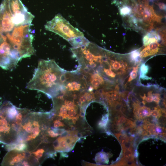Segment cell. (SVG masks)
Returning <instances> with one entry per match:
<instances>
[{
	"mask_svg": "<svg viewBox=\"0 0 166 166\" xmlns=\"http://www.w3.org/2000/svg\"><path fill=\"white\" fill-rule=\"evenodd\" d=\"M67 73L53 60H41L26 88L41 92L52 98L65 90Z\"/></svg>",
	"mask_w": 166,
	"mask_h": 166,
	"instance_id": "cell-1",
	"label": "cell"
},
{
	"mask_svg": "<svg viewBox=\"0 0 166 166\" xmlns=\"http://www.w3.org/2000/svg\"><path fill=\"white\" fill-rule=\"evenodd\" d=\"M45 27L46 30L58 34L68 41L77 37L84 36L82 32L73 26L60 14L48 21Z\"/></svg>",
	"mask_w": 166,
	"mask_h": 166,
	"instance_id": "cell-2",
	"label": "cell"
},
{
	"mask_svg": "<svg viewBox=\"0 0 166 166\" xmlns=\"http://www.w3.org/2000/svg\"><path fill=\"white\" fill-rule=\"evenodd\" d=\"M160 45L157 42L149 44L140 52L141 57H146L157 53L160 49Z\"/></svg>",
	"mask_w": 166,
	"mask_h": 166,
	"instance_id": "cell-3",
	"label": "cell"
},
{
	"mask_svg": "<svg viewBox=\"0 0 166 166\" xmlns=\"http://www.w3.org/2000/svg\"><path fill=\"white\" fill-rule=\"evenodd\" d=\"M133 112L136 117L138 119H142L146 117H149L151 115L150 109L145 106H141L138 102L134 104Z\"/></svg>",
	"mask_w": 166,
	"mask_h": 166,
	"instance_id": "cell-4",
	"label": "cell"
},
{
	"mask_svg": "<svg viewBox=\"0 0 166 166\" xmlns=\"http://www.w3.org/2000/svg\"><path fill=\"white\" fill-rule=\"evenodd\" d=\"M161 39L160 36L156 31H152L146 34L143 38V45L147 46L149 44L154 42H158Z\"/></svg>",
	"mask_w": 166,
	"mask_h": 166,
	"instance_id": "cell-5",
	"label": "cell"
},
{
	"mask_svg": "<svg viewBox=\"0 0 166 166\" xmlns=\"http://www.w3.org/2000/svg\"><path fill=\"white\" fill-rule=\"evenodd\" d=\"M68 42L73 48H78L86 45L90 42L84 36L76 38Z\"/></svg>",
	"mask_w": 166,
	"mask_h": 166,
	"instance_id": "cell-6",
	"label": "cell"
},
{
	"mask_svg": "<svg viewBox=\"0 0 166 166\" xmlns=\"http://www.w3.org/2000/svg\"><path fill=\"white\" fill-rule=\"evenodd\" d=\"M95 161L98 163L107 162L108 159L107 155L104 152L98 153L95 158Z\"/></svg>",
	"mask_w": 166,
	"mask_h": 166,
	"instance_id": "cell-7",
	"label": "cell"
},
{
	"mask_svg": "<svg viewBox=\"0 0 166 166\" xmlns=\"http://www.w3.org/2000/svg\"><path fill=\"white\" fill-rule=\"evenodd\" d=\"M130 59L136 63L140 62L141 59L140 51L138 50H135L132 51L130 54Z\"/></svg>",
	"mask_w": 166,
	"mask_h": 166,
	"instance_id": "cell-8",
	"label": "cell"
},
{
	"mask_svg": "<svg viewBox=\"0 0 166 166\" xmlns=\"http://www.w3.org/2000/svg\"><path fill=\"white\" fill-rule=\"evenodd\" d=\"M148 67L145 64H143L141 66L140 68V77L143 79L148 80L151 78L145 75L148 72Z\"/></svg>",
	"mask_w": 166,
	"mask_h": 166,
	"instance_id": "cell-9",
	"label": "cell"
},
{
	"mask_svg": "<svg viewBox=\"0 0 166 166\" xmlns=\"http://www.w3.org/2000/svg\"><path fill=\"white\" fill-rule=\"evenodd\" d=\"M143 128L145 130L150 134L153 135L156 134V126L154 124H146L143 126Z\"/></svg>",
	"mask_w": 166,
	"mask_h": 166,
	"instance_id": "cell-10",
	"label": "cell"
},
{
	"mask_svg": "<svg viewBox=\"0 0 166 166\" xmlns=\"http://www.w3.org/2000/svg\"><path fill=\"white\" fill-rule=\"evenodd\" d=\"M120 12L121 15L124 17L129 15L132 12V10L128 6H124L121 8Z\"/></svg>",
	"mask_w": 166,
	"mask_h": 166,
	"instance_id": "cell-11",
	"label": "cell"
},
{
	"mask_svg": "<svg viewBox=\"0 0 166 166\" xmlns=\"http://www.w3.org/2000/svg\"><path fill=\"white\" fill-rule=\"evenodd\" d=\"M110 63L112 70L113 69L115 70H117L122 68V66L119 61H114L110 59Z\"/></svg>",
	"mask_w": 166,
	"mask_h": 166,
	"instance_id": "cell-12",
	"label": "cell"
},
{
	"mask_svg": "<svg viewBox=\"0 0 166 166\" xmlns=\"http://www.w3.org/2000/svg\"><path fill=\"white\" fill-rule=\"evenodd\" d=\"M25 155V154L22 153L14 156L12 158V160L10 162V164L14 165V163H18L24 158Z\"/></svg>",
	"mask_w": 166,
	"mask_h": 166,
	"instance_id": "cell-13",
	"label": "cell"
},
{
	"mask_svg": "<svg viewBox=\"0 0 166 166\" xmlns=\"http://www.w3.org/2000/svg\"><path fill=\"white\" fill-rule=\"evenodd\" d=\"M161 110L158 106L155 107L154 109L151 112L152 116L157 118H159L161 115Z\"/></svg>",
	"mask_w": 166,
	"mask_h": 166,
	"instance_id": "cell-14",
	"label": "cell"
},
{
	"mask_svg": "<svg viewBox=\"0 0 166 166\" xmlns=\"http://www.w3.org/2000/svg\"><path fill=\"white\" fill-rule=\"evenodd\" d=\"M124 156L130 161L133 160V151L132 150L129 149H124Z\"/></svg>",
	"mask_w": 166,
	"mask_h": 166,
	"instance_id": "cell-15",
	"label": "cell"
},
{
	"mask_svg": "<svg viewBox=\"0 0 166 166\" xmlns=\"http://www.w3.org/2000/svg\"><path fill=\"white\" fill-rule=\"evenodd\" d=\"M138 66L133 67L132 71L131 72L130 76L128 79V81L130 82L136 78L137 77V72L138 69Z\"/></svg>",
	"mask_w": 166,
	"mask_h": 166,
	"instance_id": "cell-16",
	"label": "cell"
},
{
	"mask_svg": "<svg viewBox=\"0 0 166 166\" xmlns=\"http://www.w3.org/2000/svg\"><path fill=\"white\" fill-rule=\"evenodd\" d=\"M101 71L104 73L106 76L111 78H114L116 76L115 73L110 69H104Z\"/></svg>",
	"mask_w": 166,
	"mask_h": 166,
	"instance_id": "cell-17",
	"label": "cell"
},
{
	"mask_svg": "<svg viewBox=\"0 0 166 166\" xmlns=\"http://www.w3.org/2000/svg\"><path fill=\"white\" fill-rule=\"evenodd\" d=\"M27 147L25 143H21L16 145L15 149L18 151L25 150Z\"/></svg>",
	"mask_w": 166,
	"mask_h": 166,
	"instance_id": "cell-18",
	"label": "cell"
},
{
	"mask_svg": "<svg viewBox=\"0 0 166 166\" xmlns=\"http://www.w3.org/2000/svg\"><path fill=\"white\" fill-rule=\"evenodd\" d=\"M153 101L156 103L158 104L160 101V95L159 93H153L152 94Z\"/></svg>",
	"mask_w": 166,
	"mask_h": 166,
	"instance_id": "cell-19",
	"label": "cell"
},
{
	"mask_svg": "<svg viewBox=\"0 0 166 166\" xmlns=\"http://www.w3.org/2000/svg\"><path fill=\"white\" fill-rule=\"evenodd\" d=\"M152 91H150L148 93V96L146 97L145 100V101H147L148 102H151L153 101V97L152 96Z\"/></svg>",
	"mask_w": 166,
	"mask_h": 166,
	"instance_id": "cell-20",
	"label": "cell"
},
{
	"mask_svg": "<svg viewBox=\"0 0 166 166\" xmlns=\"http://www.w3.org/2000/svg\"><path fill=\"white\" fill-rule=\"evenodd\" d=\"M44 151L43 149H40L38 150L34 153V154L38 158L41 157L42 156Z\"/></svg>",
	"mask_w": 166,
	"mask_h": 166,
	"instance_id": "cell-21",
	"label": "cell"
},
{
	"mask_svg": "<svg viewBox=\"0 0 166 166\" xmlns=\"http://www.w3.org/2000/svg\"><path fill=\"white\" fill-rule=\"evenodd\" d=\"M65 126L64 124L58 120H56L54 121V127L55 128H58L60 127Z\"/></svg>",
	"mask_w": 166,
	"mask_h": 166,
	"instance_id": "cell-22",
	"label": "cell"
},
{
	"mask_svg": "<svg viewBox=\"0 0 166 166\" xmlns=\"http://www.w3.org/2000/svg\"><path fill=\"white\" fill-rule=\"evenodd\" d=\"M51 128L55 133L58 134L59 135H61L66 131L65 129L63 128Z\"/></svg>",
	"mask_w": 166,
	"mask_h": 166,
	"instance_id": "cell-23",
	"label": "cell"
},
{
	"mask_svg": "<svg viewBox=\"0 0 166 166\" xmlns=\"http://www.w3.org/2000/svg\"><path fill=\"white\" fill-rule=\"evenodd\" d=\"M48 135L52 137H55L58 136L59 134L55 133L53 130H50L48 131Z\"/></svg>",
	"mask_w": 166,
	"mask_h": 166,
	"instance_id": "cell-24",
	"label": "cell"
},
{
	"mask_svg": "<svg viewBox=\"0 0 166 166\" xmlns=\"http://www.w3.org/2000/svg\"><path fill=\"white\" fill-rule=\"evenodd\" d=\"M39 127L36 126L33 128L32 132L33 134H35L37 136H38L41 131Z\"/></svg>",
	"mask_w": 166,
	"mask_h": 166,
	"instance_id": "cell-25",
	"label": "cell"
},
{
	"mask_svg": "<svg viewBox=\"0 0 166 166\" xmlns=\"http://www.w3.org/2000/svg\"><path fill=\"white\" fill-rule=\"evenodd\" d=\"M3 34H0V42H3L4 41V39L2 37V35ZM5 43H6L5 42ZM11 49V48H10ZM11 52H12V54L14 57V59L17 61H20V60L18 59V58H17V57H16L13 53L12 52V51H11Z\"/></svg>",
	"mask_w": 166,
	"mask_h": 166,
	"instance_id": "cell-26",
	"label": "cell"
},
{
	"mask_svg": "<svg viewBox=\"0 0 166 166\" xmlns=\"http://www.w3.org/2000/svg\"><path fill=\"white\" fill-rule=\"evenodd\" d=\"M158 5L160 9L162 10H165L166 6L164 4L160 3L158 4Z\"/></svg>",
	"mask_w": 166,
	"mask_h": 166,
	"instance_id": "cell-27",
	"label": "cell"
},
{
	"mask_svg": "<svg viewBox=\"0 0 166 166\" xmlns=\"http://www.w3.org/2000/svg\"><path fill=\"white\" fill-rule=\"evenodd\" d=\"M116 123L117 126L119 127H121V126L122 125L123 122L120 120L119 119L116 120Z\"/></svg>",
	"mask_w": 166,
	"mask_h": 166,
	"instance_id": "cell-28",
	"label": "cell"
},
{
	"mask_svg": "<svg viewBox=\"0 0 166 166\" xmlns=\"http://www.w3.org/2000/svg\"><path fill=\"white\" fill-rule=\"evenodd\" d=\"M119 119L123 123H125L127 120V119L124 116H121L119 117Z\"/></svg>",
	"mask_w": 166,
	"mask_h": 166,
	"instance_id": "cell-29",
	"label": "cell"
},
{
	"mask_svg": "<svg viewBox=\"0 0 166 166\" xmlns=\"http://www.w3.org/2000/svg\"><path fill=\"white\" fill-rule=\"evenodd\" d=\"M70 128L71 130L73 131H74L75 130L76 128H75L73 126L71 125L70 126Z\"/></svg>",
	"mask_w": 166,
	"mask_h": 166,
	"instance_id": "cell-30",
	"label": "cell"
},
{
	"mask_svg": "<svg viewBox=\"0 0 166 166\" xmlns=\"http://www.w3.org/2000/svg\"></svg>",
	"mask_w": 166,
	"mask_h": 166,
	"instance_id": "cell-31",
	"label": "cell"
}]
</instances>
